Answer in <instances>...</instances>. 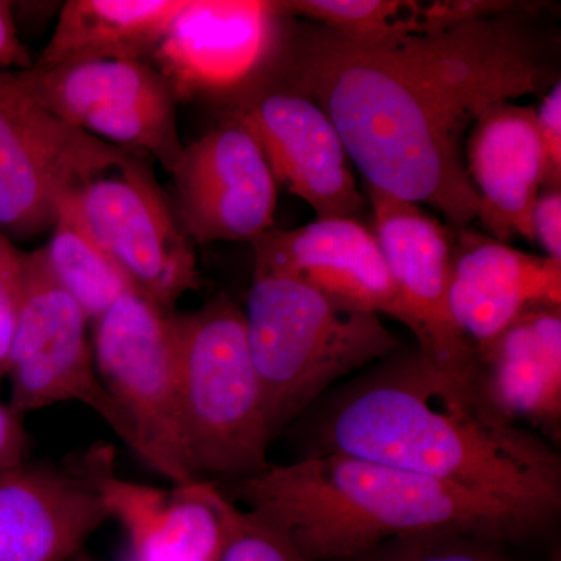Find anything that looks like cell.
Listing matches in <instances>:
<instances>
[{"label": "cell", "mask_w": 561, "mask_h": 561, "mask_svg": "<svg viewBox=\"0 0 561 561\" xmlns=\"http://www.w3.org/2000/svg\"><path fill=\"white\" fill-rule=\"evenodd\" d=\"M529 11L391 41L350 38L321 25L286 27L257 88L311 99L368 186L468 228L479 209L465 165L472 125L491 106L560 80Z\"/></svg>", "instance_id": "cell-1"}, {"label": "cell", "mask_w": 561, "mask_h": 561, "mask_svg": "<svg viewBox=\"0 0 561 561\" xmlns=\"http://www.w3.org/2000/svg\"><path fill=\"white\" fill-rule=\"evenodd\" d=\"M321 453L376 461L556 518L561 463L540 437L459 389L416 351L341 398Z\"/></svg>", "instance_id": "cell-2"}, {"label": "cell", "mask_w": 561, "mask_h": 561, "mask_svg": "<svg viewBox=\"0 0 561 561\" xmlns=\"http://www.w3.org/2000/svg\"><path fill=\"white\" fill-rule=\"evenodd\" d=\"M234 502L283 530L308 561L370 557L416 535L522 540L552 522L524 505L337 453L232 482Z\"/></svg>", "instance_id": "cell-3"}, {"label": "cell", "mask_w": 561, "mask_h": 561, "mask_svg": "<svg viewBox=\"0 0 561 561\" xmlns=\"http://www.w3.org/2000/svg\"><path fill=\"white\" fill-rule=\"evenodd\" d=\"M243 317L272 438L332 383L398 348L381 317L342 311L278 273L254 272Z\"/></svg>", "instance_id": "cell-4"}, {"label": "cell", "mask_w": 561, "mask_h": 561, "mask_svg": "<svg viewBox=\"0 0 561 561\" xmlns=\"http://www.w3.org/2000/svg\"><path fill=\"white\" fill-rule=\"evenodd\" d=\"M181 426L198 481L236 482L268 467L265 420L245 317L227 297L175 313Z\"/></svg>", "instance_id": "cell-5"}, {"label": "cell", "mask_w": 561, "mask_h": 561, "mask_svg": "<svg viewBox=\"0 0 561 561\" xmlns=\"http://www.w3.org/2000/svg\"><path fill=\"white\" fill-rule=\"evenodd\" d=\"M175 311L130 290L92 323L95 367L133 435V453L173 483L198 482L179 397Z\"/></svg>", "instance_id": "cell-6"}, {"label": "cell", "mask_w": 561, "mask_h": 561, "mask_svg": "<svg viewBox=\"0 0 561 561\" xmlns=\"http://www.w3.org/2000/svg\"><path fill=\"white\" fill-rule=\"evenodd\" d=\"M131 154L58 119L14 70L0 68V232L7 238L50 231L66 194Z\"/></svg>", "instance_id": "cell-7"}, {"label": "cell", "mask_w": 561, "mask_h": 561, "mask_svg": "<svg viewBox=\"0 0 561 561\" xmlns=\"http://www.w3.org/2000/svg\"><path fill=\"white\" fill-rule=\"evenodd\" d=\"M90 324L51 275L43 249L25 254L24 297L7 368L9 408L24 420L61 402H80L133 451L131 432L95 367Z\"/></svg>", "instance_id": "cell-8"}, {"label": "cell", "mask_w": 561, "mask_h": 561, "mask_svg": "<svg viewBox=\"0 0 561 561\" xmlns=\"http://www.w3.org/2000/svg\"><path fill=\"white\" fill-rule=\"evenodd\" d=\"M81 217L144 297L175 311L201 286L194 243L154 180L146 157L92 176L76 191Z\"/></svg>", "instance_id": "cell-9"}, {"label": "cell", "mask_w": 561, "mask_h": 561, "mask_svg": "<svg viewBox=\"0 0 561 561\" xmlns=\"http://www.w3.org/2000/svg\"><path fill=\"white\" fill-rule=\"evenodd\" d=\"M289 14L271 0H186L150 65L176 102L231 105L257 87L278 54Z\"/></svg>", "instance_id": "cell-10"}, {"label": "cell", "mask_w": 561, "mask_h": 561, "mask_svg": "<svg viewBox=\"0 0 561 561\" xmlns=\"http://www.w3.org/2000/svg\"><path fill=\"white\" fill-rule=\"evenodd\" d=\"M376 239L419 353L459 389L478 393L479 360L451 313L454 228L416 203L368 186Z\"/></svg>", "instance_id": "cell-11"}, {"label": "cell", "mask_w": 561, "mask_h": 561, "mask_svg": "<svg viewBox=\"0 0 561 561\" xmlns=\"http://www.w3.org/2000/svg\"><path fill=\"white\" fill-rule=\"evenodd\" d=\"M171 175L172 208L192 243H253L272 230L278 184L241 122L227 116L183 146Z\"/></svg>", "instance_id": "cell-12"}, {"label": "cell", "mask_w": 561, "mask_h": 561, "mask_svg": "<svg viewBox=\"0 0 561 561\" xmlns=\"http://www.w3.org/2000/svg\"><path fill=\"white\" fill-rule=\"evenodd\" d=\"M111 446H94L60 463L0 470V561H68L110 519L101 476Z\"/></svg>", "instance_id": "cell-13"}, {"label": "cell", "mask_w": 561, "mask_h": 561, "mask_svg": "<svg viewBox=\"0 0 561 561\" xmlns=\"http://www.w3.org/2000/svg\"><path fill=\"white\" fill-rule=\"evenodd\" d=\"M260 144L276 184L308 203L317 219H357L364 206L348 150L328 114L298 92L262 87L231 105Z\"/></svg>", "instance_id": "cell-14"}, {"label": "cell", "mask_w": 561, "mask_h": 561, "mask_svg": "<svg viewBox=\"0 0 561 561\" xmlns=\"http://www.w3.org/2000/svg\"><path fill=\"white\" fill-rule=\"evenodd\" d=\"M254 272L278 273L342 311L402 320L400 298L375 231L357 219H317L253 242Z\"/></svg>", "instance_id": "cell-15"}, {"label": "cell", "mask_w": 561, "mask_h": 561, "mask_svg": "<svg viewBox=\"0 0 561 561\" xmlns=\"http://www.w3.org/2000/svg\"><path fill=\"white\" fill-rule=\"evenodd\" d=\"M449 306L478 360L537 306H561V262L454 228Z\"/></svg>", "instance_id": "cell-16"}, {"label": "cell", "mask_w": 561, "mask_h": 561, "mask_svg": "<svg viewBox=\"0 0 561 561\" xmlns=\"http://www.w3.org/2000/svg\"><path fill=\"white\" fill-rule=\"evenodd\" d=\"M465 165L489 236L534 242L531 210L546 172L535 108L502 102L486 110L465 140Z\"/></svg>", "instance_id": "cell-17"}, {"label": "cell", "mask_w": 561, "mask_h": 561, "mask_svg": "<svg viewBox=\"0 0 561 561\" xmlns=\"http://www.w3.org/2000/svg\"><path fill=\"white\" fill-rule=\"evenodd\" d=\"M478 393L505 420L552 437L561 423V306H537L479 359Z\"/></svg>", "instance_id": "cell-18"}, {"label": "cell", "mask_w": 561, "mask_h": 561, "mask_svg": "<svg viewBox=\"0 0 561 561\" xmlns=\"http://www.w3.org/2000/svg\"><path fill=\"white\" fill-rule=\"evenodd\" d=\"M16 76L43 108L103 142L147 106L176 102L168 81L147 62L33 65Z\"/></svg>", "instance_id": "cell-19"}, {"label": "cell", "mask_w": 561, "mask_h": 561, "mask_svg": "<svg viewBox=\"0 0 561 561\" xmlns=\"http://www.w3.org/2000/svg\"><path fill=\"white\" fill-rule=\"evenodd\" d=\"M201 482V481H198ZM198 482L157 489L103 471V502L110 519L127 531L135 561H219L224 530Z\"/></svg>", "instance_id": "cell-20"}, {"label": "cell", "mask_w": 561, "mask_h": 561, "mask_svg": "<svg viewBox=\"0 0 561 561\" xmlns=\"http://www.w3.org/2000/svg\"><path fill=\"white\" fill-rule=\"evenodd\" d=\"M186 0H68L35 66L87 61L150 65Z\"/></svg>", "instance_id": "cell-21"}, {"label": "cell", "mask_w": 561, "mask_h": 561, "mask_svg": "<svg viewBox=\"0 0 561 561\" xmlns=\"http://www.w3.org/2000/svg\"><path fill=\"white\" fill-rule=\"evenodd\" d=\"M76 191L58 203L49 243L43 247V253L54 278L79 302L92 324L135 287L84 224Z\"/></svg>", "instance_id": "cell-22"}, {"label": "cell", "mask_w": 561, "mask_h": 561, "mask_svg": "<svg viewBox=\"0 0 561 561\" xmlns=\"http://www.w3.org/2000/svg\"><path fill=\"white\" fill-rule=\"evenodd\" d=\"M291 18L316 22L350 38L391 41L435 35L427 21L426 2L415 0H287Z\"/></svg>", "instance_id": "cell-23"}, {"label": "cell", "mask_w": 561, "mask_h": 561, "mask_svg": "<svg viewBox=\"0 0 561 561\" xmlns=\"http://www.w3.org/2000/svg\"><path fill=\"white\" fill-rule=\"evenodd\" d=\"M198 486L224 530L219 561H308L283 530L239 507L217 483L201 481Z\"/></svg>", "instance_id": "cell-24"}, {"label": "cell", "mask_w": 561, "mask_h": 561, "mask_svg": "<svg viewBox=\"0 0 561 561\" xmlns=\"http://www.w3.org/2000/svg\"><path fill=\"white\" fill-rule=\"evenodd\" d=\"M493 545L461 535H416L387 542L370 561H507Z\"/></svg>", "instance_id": "cell-25"}, {"label": "cell", "mask_w": 561, "mask_h": 561, "mask_svg": "<svg viewBox=\"0 0 561 561\" xmlns=\"http://www.w3.org/2000/svg\"><path fill=\"white\" fill-rule=\"evenodd\" d=\"M25 254L0 232V382L7 378L25 284Z\"/></svg>", "instance_id": "cell-26"}, {"label": "cell", "mask_w": 561, "mask_h": 561, "mask_svg": "<svg viewBox=\"0 0 561 561\" xmlns=\"http://www.w3.org/2000/svg\"><path fill=\"white\" fill-rule=\"evenodd\" d=\"M538 136L545 154V187L561 186V83L545 92L538 108H535Z\"/></svg>", "instance_id": "cell-27"}, {"label": "cell", "mask_w": 561, "mask_h": 561, "mask_svg": "<svg viewBox=\"0 0 561 561\" xmlns=\"http://www.w3.org/2000/svg\"><path fill=\"white\" fill-rule=\"evenodd\" d=\"M531 234L545 256L561 262V190L542 187L531 210Z\"/></svg>", "instance_id": "cell-28"}, {"label": "cell", "mask_w": 561, "mask_h": 561, "mask_svg": "<svg viewBox=\"0 0 561 561\" xmlns=\"http://www.w3.org/2000/svg\"><path fill=\"white\" fill-rule=\"evenodd\" d=\"M31 435L24 420L11 411L9 404L0 402V470L20 467L28 461Z\"/></svg>", "instance_id": "cell-29"}, {"label": "cell", "mask_w": 561, "mask_h": 561, "mask_svg": "<svg viewBox=\"0 0 561 561\" xmlns=\"http://www.w3.org/2000/svg\"><path fill=\"white\" fill-rule=\"evenodd\" d=\"M32 66L31 55L18 36L13 3L0 0V68L20 72Z\"/></svg>", "instance_id": "cell-30"}, {"label": "cell", "mask_w": 561, "mask_h": 561, "mask_svg": "<svg viewBox=\"0 0 561 561\" xmlns=\"http://www.w3.org/2000/svg\"><path fill=\"white\" fill-rule=\"evenodd\" d=\"M80 561H91V560H88V559H81Z\"/></svg>", "instance_id": "cell-31"}]
</instances>
